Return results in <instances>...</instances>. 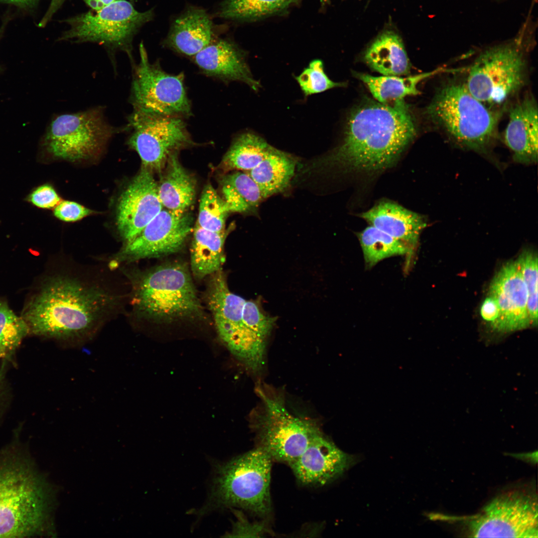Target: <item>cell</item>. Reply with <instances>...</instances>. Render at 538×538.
<instances>
[{
	"label": "cell",
	"instance_id": "obj_1",
	"mask_svg": "<svg viewBox=\"0 0 538 538\" xmlns=\"http://www.w3.org/2000/svg\"><path fill=\"white\" fill-rule=\"evenodd\" d=\"M87 271L66 267L44 280L22 312L30 332L83 343L120 311L128 295L101 274Z\"/></svg>",
	"mask_w": 538,
	"mask_h": 538
},
{
	"label": "cell",
	"instance_id": "obj_2",
	"mask_svg": "<svg viewBox=\"0 0 538 538\" xmlns=\"http://www.w3.org/2000/svg\"><path fill=\"white\" fill-rule=\"evenodd\" d=\"M344 132L342 142L324 164L346 172L374 173L396 163L416 127L405 103L389 106L368 100L351 111Z\"/></svg>",
	"mask_w": 538,
	"mask_h": 538
},
{
	"label": "cell",
	"instance_id": "obj_3",
	"mask_svg": "<svg viewBox=\"0 0 538 538\" xmlns=\"http://www.w3.org/2000/svg\"><path fill=\"white\" fill-rule=\"evenodd\" d=\"M51 493L30 456L20 447L0 451V538L50 534Z\"/></svg>",
	"mask_w": 538,
	"mask_h": 538
},
{
	"label": "cell",
	"instance_id": "obj_4",
	"mask_svg": "<svg viewBox=\"0 0 538 538\" xmlns=\"http://www.w3.org/2000/svg\"><path fill=\"white\" fill-rule=\"evenodd\" d=\"M536 23L529 16L513 38L483 49L471 65L465 84L488 108H504L526 84L527 53L534 41Z\"/></svg>",
	"mask_w": 538,
	"mask_h": 538
},
{
	"label": "cell",
	"instance_id": "obj_5",
	"mask_svg": "<svg viewBox=\"0 0 538 538\" xmlns=\"http://www.w3.org/2000/svg\"><path fill=\"white\" fill-rule=\"evenodd\" d=\"M130 303L137 316L156 321L199 319L203 309L187 268L166 264L143 271H125Z\"/></svg>",
	"mask_w": 538,
	"mask_h": 538
},
{
	"label": "cell",
	"instance_id": "obj_6",
	"mask_svg": "<svg viewBox=\"0 0 538 538\" xmlns=\"http://www.w3.org/2000/svg\"><path fill=\"white\" fill-rule=\"evenodd\" d=\"M431 120L459 146L490 156L497 138L500 111L476 99L465 83L440 88L426 109Z\"/></svg>",
	"mask_w": 538,
	"mask_h": 538
},
{
	"label": "cell",
	"instance_id": "obj_7",
	"mask_svg": "<svg viewBox=\"0 0 538 538\" xmlns=\"http://www.w3.org/2000/svg\"><path fill=\"white\" fill-rule=\"evenodd\" d=\"M272 462L256 447L220 465L214 481V505L236 507L262 519L268 518L272 512L270 484Z\"/></svg>",
	"mask_w": 538,
	"mask_h": 538
},
{
	"label": "cell",
	"instance_id": "obj_8",
	"mask_svg": "<svg viewBox=\"0 0 538 538\" xmlns=\"http://www.w3.org/2000/svg\"><path fill=\"white\" fill-rule=\"evenodd\" d=\"M256 391L261 401L252 425L257 447L273 461L289 465L323 432L314 419L290 412L279 395H271L261 387Z\"/></svg>",
	"mask_w": 538,
	"mask_h": 538
},
{
	"label": "cell",
	"instance_id": "obj_9",
	"mask_svg": "<svg viewBox=\"0 0 538 538\" xmlns=\"http://www.w3.org/2000/svg\"><path fill=\"white\" fill-rule=\"evenodd\" d=\"M88 11L64 19L69 28L58 40L93 42L109 51H122L132 57L133 41L140 29L154 16L153 8L139 11L126 0H116L98 11Z\"/></svg>",
	"mask_w": 538,
	"mask_h": 538
},
{
	"label": "cell",
	"instance_id": "obj_10",
	"mask_svg": "<svg viewBox=\"0 0 538 538\" xmlns=\"http://www.w3.org/2000/svg\"><path fill=\"white\" fill-rule=\"evenodd\" d=\"M212 275L207 302L218 335L235 356L250 370L258 372L264 364L267 343L246 325L243 319L246 300L230 291L222 269Z\"/></svg>",
	"mask_w": 538,
	"mask_h": 538
},
{
	"label": "cell",
	"instance_id": "obj_11",
	"mask_svg": "<svg viewBox=\"0 0 538 538\" xmlns=\"http://www.w3.org/2000/svg\"><path fill=\"white\" fill-rule=\"evenodd\" d=\"M538 499L534 491L514 489L466 518L469 537L538 538Z\"/></svg>",
	"mask_w": 538,
	"mask_h": 538
},
{
	"label": "cell",
	"instance_id": "obj_12",
	"mask_svg": "<svg viewBox=\"0 0 538 538\" xmlns=\"http://www.w3.org/2000/svg\"><path fill=\"white\" fill-rule=\"evenodd\" d=\"M139 61L134 69L130 102L134 110L183 119L191 116V106L182 73L172 75L148 60L144 45L139 46Z\"/></svg>",
	"mask_w": 538,
	"mask_h": 538
},
{
	"label": "cell",
	"instance_id": "obj_13",
	"mask_svg": "<svg viewBox=\"0 0 538 538\" xmlns=\"http://www.w3.org/2000/svg\"><path fill=\"white\" fill-rule=\"evenodd\" d=\"M104 109L94 108L55 117L44 136V145L55 157L75 161L98 155L114 132Z\"/></svg>",
	"mask_w": 538,
	"mask_h": 538
},
{
	"label": "cell",
	"instance_id": "obj_14",
	"mask_svg": "<svg viewBox=\"0 0 538 538\" xmlns=\"http://www.w3.org/2000/svg\"><path fill=\"white\" fill-rule=\"evenodd\" d=\"M183 120L133 111L126 127L130 132L128 143L143 167L161 171L172 154L193 144Z\"/></svg>",
	"mask_w": 538,
	"mask_h": 538
},
{
	"label": "cell",
	"instance_id": "obj_15",
	"mask_svg": "<svg viewBox=\"0 0 538 538\" xmlns=\"http://www.w3.org/2000/svg\"><path fill=\"white\" fill-rule=\"evenodd\" d=\"M192 219L187 212L162 209L109 262L115 269L140 259L157 258L179 251L192 230Z\"/></svg>",
	"mask_w": 538,
	"mask_h": 538
},
{
	"label": "cell",
	"instance_id": "obj_16",
	"mask_svg": "<svg viewBox=\"0 0 538 538\" xmlns=\"http://www.w3.org/2000/svg\"><path fill=\"white\" fill-rule=\"evenodd\" d=\"M163 209L157 182L149 169L143 167L121 194L116 225L126 243L134 239Z\"/></svg>",
	"mask_w": 538,
	"mask_h": 538
},
{
	"label": "cell",
	"instance_id": "obj_17",
	"mask_svg": "<svg viewBox=\"0 0 538 538\" xmlns=\"http://www.w3.org/2000/svg\"><path fill=\"white\" fill-rule=\"evenodd\" d=\"M358 460L340 449L322 433L288 465L301 485L322 486L339 478Z\"/></svg>",
	"mask_w": 538,
	"mask_h": 538
},
{
	"label": "cell",
	"instance_id": "obj_18",
	"mask_svg": "<svg viewBox=\"0 0 538 538\" xmlns=\"http://www.w3.org/2000/svg\"><path fill=\"white\" fill-rule=\"evenodd\" d=\"M488 295L496 301L499 314L491 324L495 330L510 332L531 325L526 284L515 261L505 263L492 280Z\"/></svg>",
	"mask_w": 538,
	"mask_h": 538
},
{
	"label": "cell",
	"instance_id": "obj_19",
	"mask_svg": "<svg viewBox=\"0 0 538 538\" xmlns=\"http://www.w3.org/2000/svg\"><path fill=\"white\" fill-rule=\"evenodd\" d=\"M193 58L207 76L227 82H242L256 92L261 87L260 82L254 78L243 52L229 40L216 38Z\"/></svg>",
	"mask_w": 538,
	"mask_h": 538
},
{
	"label": "cell",
	"instance_id": "obj_20",
	"mask_svg": "<svg viewBox=\"0 0 538 538\" xmlns=\"http://www.w3.org/2000/svg\"><path fill=\"white\" fill-rule=\"evenodd\" d=\"M504 135L516 162H537L538 151V107L532 96H526L511 108Z\"/></svg>",
	"mask_w": 538,
	"mask_h": 538
},
{
	"label": "cell",
	"instance_id": "obj_21",
	"mask_svg": "<svg viewBox=\"0 0 538 538\" xmlns=\"http://www.w3.org/2000/svg\"><path fill=\"white\" fill-rule=\"evenodd\" d=\"M216 38L211 16L202 8L190 6L172 20L163 43L182 55L193 57Z\"/></svg>",
	"mask_w": 538,
	"mask_h": 538
},
{
	"label": "cell",
	"instance_id": "obj_22",
	"mask_svg": "<svg viewBox=\"0 0 538 538\" xmlns=\"http://www.w3.org/2000/svg\"><path fill=\"white\" fill-rule=\"evenodd\" d=\"M360 216L371 226L405 244L411 250L417 245L427 224L422 215L391 201L381 202Z\"/></svg>",
	"mask_w": 538,
	"mask_h": 538
},
{
	"label": "cell",
	"instance_id": "obj_23",
	"mask_svg": "<svg viewBox=\"0 0 538 538\" xmlns=\"http://www.w3.org/2000/svg\"><path fill=\"white\" fill-rule=\"evenodd\" d=\"M163 169L157 182L158 196L163 207L173 211H187L195 198V180L180 163L177 153L169 158Z\"/></svg>",
	"mask_w": 538,
	"mask_h": 538
},
{
	"label": "cell",
	"instance_id": "obj_24",
	"mask_svg": "<svg viewBox=\"0 0 538 538\" xmlns=\"http://www.w3.org/2000/svg\"><path fill=\"white\" fill-rule=\"evenodd\" d=\"M367 65L384 76L406 75L410 64L401 37L393 31L383 32L366 50Z\"/></svg>",
	"mask_w": 538,
	"mask_h": 538
},
{
	"label": "cell",
	"instance_id": "obj_25",
	"mask_svg": "<svg viewBox=\"0 0 538 538\" xmlns=\"http://www.w3.org/2000/svg\"><path fill=\"white\" fill-rule=\"evenodd\" d=\"M295 165L293 156L272 146L264 159L246 172L258 185L265 199L288 187Z\"/></svg>",
	"mask_w": 538,
	"mask_h": 538
},
{
	"label": "cell",
	"instance_id": "obj_26",
	"mask_svg": "<svg viewBox=\"0 0 538 538\" xmlns=\"http://www.w3.org/2000/svg\"><path fill=\"white\" fill-rule=\"evenodd\" d=\"M443 71V68H438L405 77H376L360 73H355V76L366 85L377 102L386 106H396L405 103V97L419 94L417 86L422 81Z\"/></svg>",
	"mask_w": 538,
	"mask_h": 538
},
{
	"label": "cell",
	"instance_id": "obj_27",
	"mask_svg": "<svg viewBox=\"0 0 538 538\" xmlns=\"http://www.w3.org/2000/svg\"><path fill=\"white\" fill-rule=\"evenodd\" d=\"M226 236L225 231H211L196 225L190 249L191 268L195 277L201 279L221 269Z\"/></svg>",
	"mask_w": 538,
	"mask_h": 538
},
{
	"label": "cell",
	"instance_id": "obj_28",
	"mask_svg": "<svg viewBox=\"0 0 538 538\" xmlns=\"http://www.w3.org/2000/svg\"><path fill=\"white\" fill-rule=\"evenodd\" d=\"M221 186V197L229 212H254L264 199L258 185L246 172L224 176Z\"/></svg>",
	"mask_w": 538,
	"mask_h": 538
},
{
	"label": "cell",
	"instance_id": "obj_29",
	"mask_svg": "<svg viewBox=\"0 0 538 538\" xmlns=\"http://www.w3.org/2000/svg\"><path fill=\"white\" fill-rule=\"evenodd\" d=\"M271 147L255 134L242 133L234 139L222 159L220 167L225 171H249L264 159Z\"/></svg>",
	"mask_w": 538,
	"mask_h": 538
},
{
	"label": "cell",
	"instance_id": "obj_30",
	"mask_svg": "<svg viewBox=\"0 0 538 538\" xmlns=\"http://www.w3.org/2000/svg\"><path fill=\"white\" fill-rule=\"evenodd\" d=\"M359 239L369 267L385 258L406 254L412 250L405 244L371 225L359 233Z\"/></svg>",
	"mask_w": 538,
	"mask_h": 538
},
{
	"label": "cell",
	"instance_id": "obj_31",
	"mask_svg": "<svg viewBox=\"0 0 538 538\" xmlns=\"http://www.w3.org/2000/svg\"><path fill=\"white\" fill-rule=\"evenodd\" d=\"M295 0H224L216 15L232 20H245L272 14L287 6Z\"/></svg>",
	"mask_w": 538,
	"mask_h": 538
},
{
	"label": "cell",
	"instance_id": "obj_32",
	"mask_svg": "<svg viewBox=\"0 0 538 538\" xmlns=\"http://www.w3.org/2000/svg\"><path fill=\"white\" fill-rule=\"evenodd\" d=\"M229 213L222 197L212 185L207 184L201 194L196 225L211 231L225 232Z\"/></svg>",
	"mask_w": 538,
	"mask_h": 538
},
{
	"label": "cell",
	"instance_id": "obj_33",
	"mask_svg": "<svg viewBox=\"0 0 538 538\" xmlns=\"http://www.w3.org/2000/svg\"><path fill=\"white\" fill-rule=\"evenodd\" d=\"M526 285L528 310L532 325L538 323V256L531 250H525L515 261Z\"/></svg>",
	"mask_w": 538,
	"mask_h": 538
},
{
	"label": "cell",
	"instance_id": "obj_34",
	"mask_svg": "<svg viewBox=\"0 0 538 538\" xmlns=\"http://www.w3.org/2000/svg\"><path fill=\"white\" fill-rule=\"evenodd\" d=\"M30 332L25 321L0 301V348L8 353L14 350Z\"/></svg>",
	"mask_w": 538,
	"mask_h": 538
},
{
	"label": "cell",
	"instance_id": "obj_35",
	"mask_svg": "<svg viewBox=\"0 0 538 538\" xmlns=\"http://www.w3.org/2000/svg\"><path fill=\"white\" fill-rule=\"evenodd\" d=\"M294 78L305 98L345 85L344 83L331 80L324 71L323 62L319 59L311 61L308 66Z\"/></svg>",
	"mask_w": 538,
	"mask_h": 538
},
{
	"label": "cell",
	"instance_id": "obj_36",
	"mask_svg": "<svg viewBox=\"0 0 538 538\" xmlns=\"http://www.w3.org/2000/svg\"><path fill=\"white\" fill-rule=\"evenodd\" d=\"M243 319L251 331L267 343L276 318L264 312L259 299L246 300L243 308Z\"/></svg>",
	"mask_w": 538,
	"mask_h": 538
},
{
	"label": "cell",
	"instance_id": "obj_37",
	"mask_svg": "<svg viewBox=\"0 0 538 538\" xmlns=\"http://www.w3.org/2000/svg\"><path fill=\"white\" fill-rule=\"evenodd\" d=\"M237 521L235 524L231 537L259 538L267 534H272L267 523L264 520L261 522H250L239 512L236 513Z\"/></svg>",
	"mask_w": 538,
	"mask_h": 538
},
{
	"label": "cell",
	"instance_id": "obj_38",
	"mask_svg": "<svg viewBox=\"0 0 538 538\" xmlns=\"http://www.w3.org/2000/svg\"><path fill=\"white\" fill-rule=\"evenodd\" d=\"M92 213L90 209L70 201L62 200L54 210L55 216L65 222L77 221Z\"/></svg>",
	"mask_w": 538,
	"mask_h": 538
},
{
	"label": "cell",
	"instance_id": "obj_39",
	"mask_svg": "<svg viewBox=\"0 0 538 538\" xmlns=\"http://www.w3.org/2000/svg\"><path fill=\"white\" fill-rule=\"evenodd\" d=\"M29 200L35 206L45 209L55 207L62 201L53 187L49 184L36 188L30 194Z\"/></svg>",
	"mask_w": 538,
	"mask_h": 538
},
{
	"label": "cell",
	"instance_id": "obj_40",
	"mask_svg": "<svg viewBox=\"0 0 538 538\" xmlns=\"http://www.w3.org/2000/svg\"><path fill=\"white\" fill-rule=\"evenodd\" d=\"M480 314L484 320L491 324L497 319L499 308L495 299L488 295L481 306Z\"/></svg>",
	"mask_w": 538,
	"mask_h": 538
},
{
	"label": "cell",
	"instance_id": "obj_41",
	"mask_svg": "<svg viewBox=\"0 0 538 538\" xmlns=\"http://www.w3.org/2000/svg\"><path fill=\"white\" fill-rule=\"evenodd\" d=\"M66 0H51L50 4L45 14L38 23V26L43 27L50 21L54 14L62 6Z\"/></svg>",
	"mask_w": 538,
	"mask_h": 538
},
{
	"label": "cell",
	"instance_id": "obj_42",
	"mask_svg": "<svg viewBox=\"0 0 538 538\" xmlns=\"http://www.w3.org/2000/svg\"><path fill=\"white\" fill-rule=\"evenodd\" d=\"M0 1L27 9L34 8L38 4L39 0H0Z\"/></svg>",
	"mask_w": 538,
	"mask_h": 538
},
{
	"label": "cell",
	"instance_id": "obj_43",
	"mask_svg": "<svg viewBox=\"0 0 538 538\" xmlns=\"http://www.w3.org/2000/svg\"><path fill=\"white\" fill-rule=\"evenodd\" d=\"M116 0H83L94 11H98Z\"/></svg>",
	"mask_w": 538,
	"mask_h": 538
},
{
	"label": "cell",
	"instance_id": "obj_44",
	"mask_svg": "<svg viewBox=\"0 0 538 538\" xmlns=\"http://www.w3.org/2000/svg\"><path fill=\"white\" fill-rule=\"evenodd\" d=\"M7 354L6 352L0 348V358L5 357Z\"/></svg>",
	"mask_w": 538,
	"mask_h": 538
},
{
	"label": "cell",
	"instance_id": "obj_45",
	"mask_svg": "<svg viewBox=\"0 0 538 538\" xmlns=\"http://www.w3.org/2000/svg\"><path fill=\"white\" fill-rule=\"evenodd\" d=\"M4 28V24H3V25H2V26L1 27V28H0V37H1V36L2 35V33H3V31ZM1 67H0V71H1Z\"/></svg>",
	"mask_w": 538,
	"mask_h": 538
},
{
	"label": "cell",
	"instance_id": "obj_46",
	"mask_svg": "<svg viewBox=\"0 0 538 538\" xmlns=\"http://www.w3.org/2000/svg\"><path fill=\"white\" fill-rule=\"evenodd\" d=\"M3 371L2 369L0 370V383L3 376Z\"/></svg>",
	"mask_w": 538,
	"mask_h": 538
},
{
	"label": "cell",
	"instance_id": "obj_47",
	"mask_svg": "<svg viewBox=\"0 0 538 538\" xmlns=\"http://www.w3.org/2000/svg\"><path fill=\"white\" fill-rule=\"evenodd\" d=\"M130 1L132 2H134V0H130Z\"/></svg>",
	"mask_w": 538,
	"mask_h": 538
},
{
	"label": "cell",
	"instance_id": "obj_48",
	"mask_svg": "<svg viewBox=\"0 0 538 538\" xmlns=\"http://www.w3.org/2000/svg\"><path fill=\"white\" fill-rule=\"evenodd\" d=\"M498 1H502L503 0H497ZM537 0H534V1H537Z\"/></svg>",
	"mask_w": 538,
	"mask_h": 538
}]
</instances>
